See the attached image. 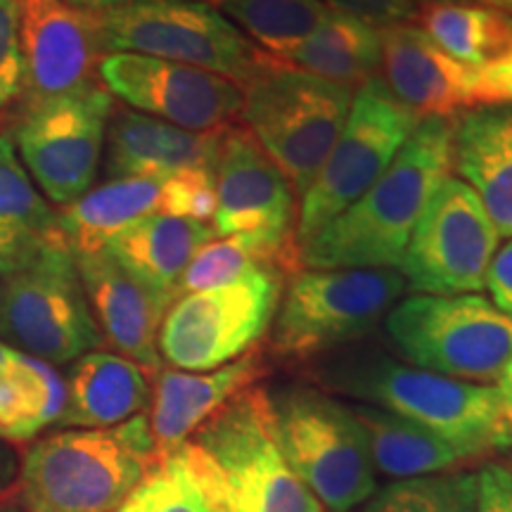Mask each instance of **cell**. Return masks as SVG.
I'll return each instance as SVG.
<instances>
[{"instance_id":"1","label":"cell","mask_w":512,"mask_h":512,"mask_svg":"<svg viewBox=\"0 0 512 512\" xmlns=\"http://www.w3.org/2000/svg\"><path fill=\"white\" fill-rule=\"evenodd\" d=\"M453 121H418L389 169L361 200L299 245V268H394L432 190L451 174Z\"/></svg>"},{"instance_id":"2","label":"cell","mask_w":512,"mask_h":512,"mask_svg":"<svg viewBox=\"0 0 512 512\" xmlns=\"http://www.w3.org/2000/svg\"><path fill=\"white\" fill-rule=\"evenodd\" d=\"M313 380L330 392L418 422L472 460L512 444L496 384L451 380L363 347L323 358L313 368Z\"/></svg>"},{"instance_id":"3","label":"cell","mask_w":512,"mask_h":512,"mask_svg":"<svg viewBox=\"0 0 512 512\" xmlns=\"http://www.w3.org/2000/svg\"><path fill=\"white\" fill-rule=\"evenodd\" d=\"M181 451L211 512H325L280 451L264 387L228 401Z\"/></svg>"},{"instance_id":"4","label":"cell","mask_w":512,"mask_h":512,"mask_svg":"<svg viewBox=\"0 0 512 512\" xmlns=\"http://www.w3.org/2000/svg\"><path fill=\"white\" fill-rule=\"evenodd\" d=\"M155 460L143 413L110 430H60L24 451L15 494L27 512H117Z\"/></svg>"},{"instance_id":"5","label":"cell","mask_w":512,"mask_h":512,"mask_svg":"<svg viewBox=\"0 0 512 512\" xmlns=\"http://www.w3.org/2000/svg\"><path fill=\"white\" fill-rule=\"evenodd\" d=\"M247 131L304 197L347 124L354 93L273 60L242 86Z\"/></svg>"},{"instance_id":"6","label":"cell","mask_w":512,"mask_h":512,"mask_svg":"<svg viewBox=\"0 0 512 512\" xmlns=\"http://www.w3.org/2000/svg\"><path fill=\"white\" fill-rule=\"evenodd\" d=\"M280 451L323 510L351 512L377 491V472L349 403L309 384L268 392Z\"/></svg>"},{"instance_id":"7","label":"cell","mask_w":512,"mask_h":512,"mask_svg":"<svg viewBox=\"0 0 512 512\" xmlns=\"http://www.w3.org/2000/svg\"><path fill=\"white\" fill-rule=\"evenodd\" d=\"M408 366L451 380L498 382L512 361V318L482 294H413L384 316Z\"/></svg>"},{"instance_id":"8","label":"cell","mask_w":512,"mask_h":512,"mask_svg":"<svg viewBox=\"0 0 512 512\" xmlns=\"http://www.w3.org/2000/svg\"><path fill=\"white\" fill-rule=\"evenodd\" d=\"M406 292L394 268H335L290 275L271 349L285 361H311L368 337Z\"/></svg>"},{"instance_id":"9","label":"cell","mask_w":512,"mask_h":512,"mask_svg":"<svg viewBox=\"0 0 512 512\" xmlns=\"http://www.w3.org/2000/svg\"><path fill=\"white\" fill-rule=\"evenodd\" d=\"M0 342L50 366L102 347L72 247L60 238L22 271L0 278Z\"/></svg>"},{"instance_id":"10","label":"cell","mask_w":512,"mask_h":512,"mask_svg":"<svg viewBox=\"0 0 512 512\" xmlns=\"http://www.w3.org/2000/svg\"><path fill=\"white\" fill-rule=\"evenodd\" d=\"M100 50L157 57L226 76L242 88L264 67L261 53L207 0H169L95 15Z\"/></svg>"},{"instance_id":"11","label":"cell","mask_w":512,"mask_h":512,"mask_svg":"<svg viewBox=\"0 0 512 512\" xmlns=\"http://www.w3.org/2000/svg\"><path fill=\"white\" fill-rule=\"evenodd\" d=\"M283 275L259 266L230 285L178 297L159 328V356L176 370L209 373L249 354L278 313Z\"/></svg>"},{"instance_id":"12","label":"cell","mask_w":512,"mask_h":512,"mask_svg":"<svg viewBox=\"0 0 512 512\" xmlns=\"http://www.w3.org/2000/svg\"><path fill=\"white\" fill-rule=\"evenodd\" d=\"M299 207L290 181L247 128L223 131L216 159L214 233L238 240L259 264L299 268Z\"/></svg>"},{"instance_id":"13","label":"cell","mask_w":512,"mask_h":512,"mask_svg":"<svg viewBox=\"0 0 512 512\" xmlns=\"http://www.w3.org/2000/svg\"><path fill=\"white\" fill-rule=\"evenodd\" d=\"M112 112V95L98 81L17 112L12 143L31 181L57 207L93 188Z\"/></svg>"},{"instance_id":"14","label":"cell","mask_w":512,"mask_h":512,"mask_svg":"<svg viewBox=\"0 0 512 512\" xmlns=\"http://www.w3.org/2000/svg\"><path fill=\"white\" fill-rule=\"evenodd\" d=\"M418 119L394 100L380 76L361 86L335 147L299 207V245L373 188L411 138Z\"/></svg>"},{"instance_id":"15","label":"cell","mask_w":512,"mask_h":512,"mask_svg":"<svg viewBox=\"0 0 512 512\" xmlns=\"http://www.w3.org/2000/svg\"><path fill=\"white\" fill-rule=\"evenodd\" d=\"M498 240L475 190L448 174L415 223L399 273L415 294H479Z\"/></svg>"},{"instance_id":"16","label":"cell","mask_w":512,"mask_h":512,"mask_svg":"<svg viewBox=\"0 0 512 512\" xmlns=\"http://www.w3.org/2000/svg\"><path fill=\"white\" fill-rule=\"evenodd\" d=\"M98 79L136 112L195 133L226 131L245 105L242 88L226 76L147 55H102Z\"/></svg>"},{"instance_id":"17","label":"cell","mask_w":512,"mask_h":512,"mask_svg":"<svg viewBox=\"0 0 512 512\" xmlns=\"http://www.w3.org/2000/svg\"><path fill=\"white\" fill-rule=\"evenodd\" d=\"M24 53L22 107L95 83L102 57L95 12L67 0H17Z\"/></svg>"},{"instance_id":"18","label":"cell","mask_w":512,"mask_h":512,"mask_svg":"<svg viewBox=\"0 0 512 512\" xmlns=\"http://www.w3.org/2000/svg\"><path fill=\"white\" fill-rule=\"evenodd\" d=\"M380 79L415 119H456L477 107V69L446 55L415 22L380 29Z\"/></svg>"},{"instance_id":"19","label":"cell","mask_w":512,"mask_h":512,"mask_svg":"<svg viewBox=\"0 0 512 512\" xmlns=\"http://www.w3.org/2000/svg\"><path fill=\"white\" fill-rule=\"evenodd\" d=\"M74 259L102 339L117 354L157 375L162 370L159 328L171 304L124 271L105 249L93 254L74 252Z\"/></svg>"},{"instance_id":"20","label":"cell","mask_w":512,"mask_h":512,"mask_svg":"<svg viewBox=\"0 0 512 512\" xmlns=\"http://www.w3.org/2000/svg\"><path fill=\"white\" fill-rule=\"evenodd\" d=\"M264 375L266 361L259 349L209 373L159 370L152 411L147 415L157 460L176 453L211 415L219 413L240 392L254 387Z\"/></svg>"},{"instance_id":"21","label":"cell","mask_w":512,"mask_h":512,"mask_svg":"<svg viewBox=\"0 0 512 512\" xmlns=\"http://www.w3.org/2000/svg\"><path fill=\"white\" fill-rule=\"evenodd\" d=\"M223 131L195 133L136 110L112 112L105 169L110 178L166 181L188 169H214Z\"/></svg>"},{"instance_id":"22","label":"cell","mask_w":512,"mask_h":512,"mask_svg":"<svg viewBox=\"0 0 512 512\" xmlns=\"http://www.w3.org/2000/svg\"><path fill=\"white\" fill-rule=\"evenodd\" d=\"M451 169L512 240V105H477L453 119Z\"/></svg>"},{"instance_id":"23","label":"cell","mask_w":512,"mask_h":512,"mask_svg":"<svg viewBox=\"0 0 512 512\" xmlns=\"http://www.w3.org/2000/svg\"><path fill=\"white\" fill-rule=\"evenodd\" d=\"M147 370L126 356L95 349L69 368L60 430H110L136 418L150 403Z\"/></svg>"},{"instance_id":"24","label":"cell","mask_w":512,"mask_h":512,"mask_svg":"<svg viewBox=\"0 0 512 512\" xmlns=\"http://www.w3.org/2000/svg\"><path fill=\"white\" fill-rule=\"evenodd\" d=\"M214 235L209 223L152 214L119 233L105 252L133 278L174 304L185 268Z\"/></svg>"},{"instance_id":"25","label":"cell","mask_w":512,"mask_h":512,"mask_svg":"<svg viewBox=\"0 0 512 512\" xmlns=\"http://www.w3.org/2000/svg\"><path fill=\"white\" fill-rule=\"evenodd\" d=\"M349 411L361 427L375 472L394 482L460 470L472 460L456 444L401 415L368 403H349Z\"/></svg>"},{"instance_id":"26","label":"cell","mask_w":512,"mask_h":512,"mask_svg":"<svg viewBox=\"0 0 512 512\" xmlns=\"http://www.w3.org/2000/svg\"><path fill=\"white\" fill-rule=\"evenodd\" d=\"M60 238L57 214L19 162L12 138L0 133V278L22 271Z\"/></svg>"},{"instance_id":"27","label":"cell","mask_w":512,"mask_h":512,"mask_svg":"<svg viewBox=\"0 0 512 512\" xmlns=\"http://www.w3.org/2000/svg\"><path fill=\"white\" fill-rule=\"evenodd\" d=\"M162 181L152 178H112L91 188L79 200L62 207L57 228L76 254L102 252L110 242L145 216L159 214Z\"/></svg>"},{"instance_id":"28","label":"cell","mask_w":512,"mask_h":512,"mask_svg":"<svg viewBox=\"0 0 512 512\" xmlns=\"http://www.w3.org/2000/svg\"><path fill=\"white\" fill-rule=\"evenodd\" d=\"M67 406V380L55 366L12 349L0 363V441L24 444L57 427Z\"/></svg>"},{"instance_id":"29","label":"cell","mask_w":512,"mask_h":512,"mask_svg":"<svg viewBox=\"0 0 512 512\" xmlns=\"http://www.w3.org/2000/svg\"><path fill=\"white\" fill-rule=\"evenodd\" d=\"M285 64L349 91H358L370 79L380 76V29L330 10L316 34L294 50Z\"/></svg>"},{"instance_id":"30","label":"cell","mask_w":512,"mask_h":512,"mask_svg":"<svg viewBox=\"0 0 512 512\" xmlns=\"http://www.w3.org/2000/svg\"><path fill=\"white\" fill-rule=\"evenodd\" d=\"M415 24L460 64L482 69L512 53V19L456 0H425Z\"/></svg>"},{"instance_id":"31","label":"cell","mask_w":512,"mask_h":512,"mask_svg":"<svg viewBox=\"0 0 512 512\" xmlns=\"http://www.w3.org/2000/svg\"><path fill=\"white\" fill-rule=\"evenodd\" d=\"M211 5L278 62H287L330 15L323 0H211Z\"/></svg>"},{"instance_id":"32","label":"cell","mask_w":512,"mask_h":512,"mask_svg":"<svg viewBox=\"0 0 512 512\" xmlns=\"http://www.w3.org/2000/svg\"><path fill=\"white\" fill-rule=\"evenodd\" d=\"M366 512H477V472L401 479L375 491Z\"/></svg>"},{"instance_id":"33","label":"cell","mask_w":512,"mask_h":512,"mask_svg":"<svg viewBox=\"0 0 512 512\" xmlns=\"http://www.w3.org/2000/svg\"><path fill=\"white\" fill-rule=\"evenodd\" d=\"M117 512H211L195 472L178 448L155 460Z\"/></svg>"},{"instance_id":"34","label":"cell","mask_w":512,"mask_h":512,"mask_svg":"<svg viewBox=\"0 0 512 512\" xmlns=\"http://www.w3.org/2000/svg\"><path fill=\"white\" fill-rule=\"evenodd\" d=\"M259 266L268 264H259L238 240L223 238L207 242L185 268L181 285H178V297L230 285L256 271Z\"/></svg>"},{"instance_id":"35","label":"cell","mask_w":512,"mask_h":512,"mask_svg":"<svg viewBox=\"0 0 512 512\" xmlns=\"http://www.w3.org/2000/svg\"><path fill=\"white\" fill-rule=\"evenodd\" d=\"M159 214L188 221H214L216 214V171L188 169L162 181Z\"/></svg>"},{"instance_id":"36","label":"cell","mask_w":512,"mask_h":512,"mask_svg":"<svg viewBox=\"0 0 512 512\" xmlns=\"http://www.w3.org/2000/svg\"><path fill=\"white\" fill-rule=\"evenodd\" d=\"M24 53L19 41L17 0H0V114L22 100Z\"/></svg>"},{"instance_id":"37","label":"cell","mask_w":512,"mask_h":512,"mask_svg":"<svg viewBox=\"0 0 512 512\" xmlns=\"http://www.w3.org/2000/svg\"><path fill=\"white\" fill-rule=\"evenodd\" d=\"M332 12L356 17L375 29L415 22L420 0H323Z\"/></svg>"},{"instance_id":"38","label":"cell","mask_w":512,"mask_h":512,"mask_svg":"<svg viewBox=\"0 0 512 512\" xmlns=\"http://www.w3.org/2000/svg\"><path fill=\"white\" fill-rule=\"evenodd\" d=\"M477 512H512V465H482L477 472Z\"/></svg>"},{"instance_id":"39","label":"cell","mask_w":512,"mask_h":512,"mask_svg":"<svg viewBox=\"0 0 512 512\" xmlns=\"http://www.w3.org/2000/svg\"><path fill=\"white\" fill-rule=\"evenodd\" d=\"M477 105H512V53L477 69Z\"/></svg>"},{"instance_id":"40","label":"cell","mask_w":512,"mask_h":512,"mask_svg":"<svg viewBox=\"0 0 512 512\" xmlns=\"http://www.w3.org/2000/svg\"><path fill=\"white\" fill-rule=\"evenodd\" d=\"M486 290H489L496 309L512 318V240L498 249L491 259L489 271H486Z\"/></svg>"},{"instance_id":"41","label":"cell","mask_w":512,"mask_h":512,"mask_svg":"<svg viewBox=\"0 0 512 512\" xmlns=\"http://www.w3.org/2000/svg\"><path fill=\"white\" fill-rule=\"evenodd\" d=\"M74 8L86 10V12H112L121 8H133V5H150V3H169V0H67Z\"/></svg>"},{"instance_id":"42","label":"cell","mask_w":512,"mask_h":512,"mask_svg":"<svg viewBox=\"0 0 512 512\" xmlns=\"http://www.w3.org/2000/svg\"><path fill=\"white\" fill-rule=\"evenodd\" d=\"M17 472H19V460L15 458V453L10 451L8 446L0 441V494L10 491L17 482Z\"/></svg>"},{"instance_id":"43","label":"cell","mask_w":512,"mask_h":512,"mask_svg":"<svg viewBox=\"0 0 512 512\" xmlns=\"http://www.w3.org/2000/svg\"><path fill=\"white\" fill-rule=\"evenodd\" d=\"M498 396H501V403H503V415H505V422H508V430L512 434V361L510 366L503 370V375L498 377Z\"/></svg>"},{"instance_id":"44","label":"cell","mask_w":512,"mask_h":512,"mask_svg":"<svg viewBox=\"0 0 512 512\" xmlns=\"http://www.w3.org/2000/svg\"><path fill=\"white\" fill-rule=\"evenodd\" d=\"M425 3V0H420ZM456 3H470V5H479V8L494 10L498 15L512 19V0H456Z\"/></svg>"},{"instance_id":"45","label":"cell","mask_w":512,"mask_h":512,"mask_svg":"<svg viewBox=\"0 0 512 512\" xmlns=\"http://www.w3.org/2000/svg\"><path fill=\"white\" fill-rule=\"evenodd\" d=\"M0 512H27L22 508V503H19L15 486L10 491H5V494H0Z\"/></svg>"},{"instance_id":"46","label":"cell","mask_w":512,"mask_h":512,"mask_svg":"<svg viewBox=\"0 0 512 512\" xmlns=\"http://www.w3.org/2000/svg\"><path fill=\"white\" fill-rule=\"evenodd\" d=\"M8 351H10V347L5 342H0V363L5 361V356H8Z\"/></svg>"}]
</instances>
